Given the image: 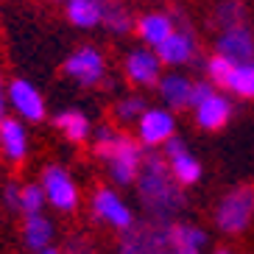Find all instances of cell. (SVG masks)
Instances as JSON below:
<instances>
[{"label":"cell","instance_id":"1","mask_svg":"<svg viewBox=\"0 0 254 254\" xmlns=\"http://www.w3.org/2000/svg\"><path fill=\"white\" fill-rule=\"evenodd\" d=\"M134 185L145 212L159 224H171L173 215L185 207V193H182L185 185L173 176L171 162L159 154H151L142 159L140 176Z\"/></svg>","mask_w":254,"mask_h":254},{"label":"cell","instance_id":"2","mask_svg":"<svg viewBox=\"0 0 254 254\" xmlns=\"http://www.w3.org/2000/svg\"><path fill=\"white\" fill-rule=\"evenodd\" d=\"M95 154L106 162L109 176L118 185H134L142 168V148L140 142L128 134H118L115 128L101 126L95 131Z\"/></svg>","mask_w":254,"mask_h":254},{"label":"cell","instance_id":"3","mask_svg":"<svg viewBox=\"0 0 254 254\" xmlns=\"http://www.w3.org/2000/svg\"><path fill=\"white\" fill-rule=\"evenodd\" d=\"M118 254H176V252H173L168 224L151 221V224L131 226V229L123 232Z\"/></svg>","mask_w":254,"mask_h":254},{"label":"cell","instance_id":"4","mask_svg":"<svg viewBox=\"0 0 254 254\" xmlns=\"http://www.w3.org/2000/svg\"><path fill=\"white\" fill-rule=\"evenodd\" d=\"M254 218V187H238L221 198L215 209V224L226 235L243 232Z\"/></svg>","mask_w":254,"mask_h":254},{"label":"cell","instance_id":"5","mask_svg":"<svg viewBox=\"0 0 254 254\" xmlns=\"http://www.w3.org/2000/svg\"><path fill=\"white\" fill-rule=\"evenodd\" d=\"M64 73L73 81H78L81 87H95V84H101L106 78V62L95 48L84 45L64 59Z\"/></svg>","mask_w":254,"mask_h":254},{"label":"cell","instance_id":"6","mask_svg":"<svg viewBox=\"0 0 254 254\" xmlns=\"http://www.w3.org/2000/svg\"><path fill=\"white\" fill-rule=\"evenodd\" d=\"M42 190L48 195V204L62 212H70L78 204V190H75L73 176L59 165H48L42 171Z\"/></svg>","mask_w":254,"mask_h":254},{"label":"cell","instance_id":"7","mask_svg":"<svg viewBox=\"0 0 254 254\" xmlns=\"http://www.w3.org/2000/svg\"><path fill=\"white\" fill-rule=\"evenodd\" d=\"M92 212H95L104 224L115 226V229L126 232L134 226V215H131V209H128V204L120 198L115 190H109V187H101L95 195H92Z\"/></svg>","mask_w":254,"mask_h":254},{"label":"cell","instance_id":"8","mask_svg":"<svg viewBox=\"0 0 254 254\" xmlns=\"http://www.w3.org/2000/svg\"><path fill=\"white\" fill-rule=\"evenodd\" d=\"M137 134H140L142 145L157 148L176 134V120L168 109H145L137 120Z\"/></svg>","mask_w":254,"mask_h":254},{"label":"cell","instance_id":"9","mask_svg":"<svg viewBox=\"0 0 254 254\" xmlns=\"http://www.w3.org/2000/svg\"><path fill=\"white\" fill-rule=\"evenodd\" d=\"M159 70H162V59H159V53L154 51H145V48H137L126 56L123 62V73L131 84L137 87H154L159 84Z\"/></svg>","mask_w":254,"mask_h":254},{"label":"cell","instance_id":"10","mask_svg":"<svg viewBox=\"0 0 254 254\" xmlns=\"http://www.w3.org/2000/svg\"><path fill=\"white\" fill-rule=\"evenodd\" d=\"M154 51L159 53L162 64H171V67H182V64H187V62H193L195 51H198L195 37H193V28H190L187 23H182L179 28L173 31L159 48H154Z\"/></svg>","mask_w":254,"mask_h":254},{"label":"cell","instance_id":"11","mask_svg":"<svg viewBox=\"0 0 254 254\" xmlns=\"http://www.w3.org/2000/svg\"><path fill=\"white\" fill-rule=\"evenodd\" d=\"M6 95H8V104L14 106V112L23 120H34L37 123V120L45 118V98H42V92L31 81H23V78L11 81Z\"/></svg>","mask_w":254,"mask_h":254},{"label":"cell","instance_id":"12","mask_svg":"<svg viewBox=\"0 0 254 254\" xmlns=\"http://www.w3.org/2000/svg\"><path fill=\"white\" fill-rule=\"evenodd\" d=\"M165 159L171 162L173 176H176V179H179L185 187L195 185V182L201 179V162H198V159L187 151V145H185V140H182V137L173 134L171 140L165 142Z\"/></svg>","mask_w":254,"mask_h":254},{"label":"cell","instance_id":"13","mask_svg":"<svg viewBox=\"0 0 254 254\" xmlns=\"http://www.w3.org/2000/svg\"><path fill=\"white\" fill-rule=\"evenodd\" d=\"M215 53L226 56L232 62H254V34L249 25H235L224 28L215 42Z\"/></svg>","mask_w":254,"mask_h":254},{"label":"cell","instance_id":"14","mask_svg":"<svg viewBox=\"0 0 254 254\" xmlns=\"http://www.w3.org/2000/svg\"><path fill=\"white\" fill-rule=\"evenodd\" d=\"M232 118V101L221 92H212L195 106V123L207 131H218L221 126H226Z\"/></svg>","mask_w":254,"mask_h":254},{"label":"cell","instance_id":"15","mask_svg":"<svg viewBox=\"0 0 254 254\" xmlns=\"http://www.w3.org/2000/svg\"><path fill=\"white\" fill-rule=\"evenodd\" d=\"M0 148L6 154L8 162H23L25 154H28V134H25V126L17 118H3L0 123Z\"/></svg>","mask_w":254,"mask_h":254},{"label":"cell","instance_id":"16","mask_svg":"<svg viewBox=\"0 0 254 254\" xmlns=\"http://www.w3.org/2000/svg\"><path fill=\"white\" fill-rule=\"evenodd\" d=\"M173 31H176L173 17L159 14V11H154V14H142L140 20H137V34H140V39L145 42V45H151V48H159Z\"/></svg>","mask_w":254,"mask_h":254},{"label":"cell","instance_id":"17","mask_svg":"<svg viewBox=\"0 0 254 254\" xmlns=\"http://www.w3.org/2000/svg\"><path fill=\"white\" fill-rule=\"evenodd\" d=\"M159 95H162V101L171 109H187L190 98H193V81L179 73H171L165 78H159Z\"/></svg>","mask_w":254,"mask_h":254},{"label":"cell","instance_id":"18","mask_svg":"<svg viewBox=\"0 0 254 254\" xmlns=\"http://www.w3.org/2000/svg\"><path fill=\"white\" fill-rule=\"evenodd\" d=\"M168 229H171V243H173V252L176 254H201V249L207 246V235L198 226L171 221Z\"/></svg>","mask_w":254,"mask_h":254},{"label":"cell","instance_id":"19","mask_svg":"<svg viewBox=\"0 0 254 254\" xmlns=\"http://www.w3.org/2000/svg\"><path fill=\"white\" fill-rule=\"evenodd\" d=\"M64 14L75 28H95L104 20L101 0H64Z\"/></svg>","mask_w":254,"mask_h":254},{"label":"cell","instance_id":"20","mask_svg":"<svg viewBox=\"0 0 254 254\" xmlns=\"http://www.w3.org/2000/svg\"><path fill=\"white\" fill-rule=\"evenodd\" d=\"M56 128H59L70 142H87L92 134L90 118L84 112H78V109H64V112L56 115Z\"/></svg>","mask_w":254,"mask_h":254},{"label":"cell","instance_id":"21","mask_svg":"<svg viewBox=\"0 0 254 254\" xmlns=\"http://www.w3.org/2000/svg\"><path fill=\"white\" fill-rule=\"evenodd\" d=\"M51 238H53V224L42 215V212L25 215V226H23L25 246L34 249V252H42V249L51 246Z\"/></svg>","mask_w":254,"mask_h":254},{"label":"cell","instance_id":"22","mask_svg":"<svg viewBox=\"0 0 254 254\" xmlns=\"http://www.w3.org/2000/svg\"><path fill=\"white\" fill-rule=\"evenodd\" d=\"M101 11H104L101 25H106L112 34H128L131 28H137L131 20V11L120 0H101Z\"/></svg>","mask_w":254,"mask_h":254},{"label":"cell","instance_id":"23","mask_svg":"<svg viewBox=\"0 0 254 254\" xmlns=\"http://www.w3.org/2000/svg\"><path fill=\"white\" fill-rule=\"evenodd\" d=\"M226 90L240 98H254V62H238L235 64Z\"/></svg>","mask_w":254,"mask_h":254},{"label":"cell","instance_id":"24","mask_svg":"<svg viewBox=\"0 0 254 254\" xmlns=\"http://www.w3.org/2000/svg\"><path fill=\"white\" fill-rule=\"evenodd\" d=\"M246 6L240 0H224L215 8V25L221 31L224 28H235V25H246Z\"/></svg>","mask_w":254,"mask_h":254},{"label":"cell","instance_id":"25","mask_svg":"<svg viewBox=\"0 0 254 254\" xmlns=\"http://www.w3.org/2000/svg\"><path fill=\"white\" fill-rule=\"evenodd\" d=\"M235 64H238V62L226 59V56H221V53L209 56V59H207L209 81L215 84V87H221V90H226V84H229V75H232V70H235Z\"/></svg>","mask_w":254,"mask_h":254},{"label":"cell","instance_id":"26","mask_svg":"<svg viewBox=\"0 0 254 254\" xmlns=\"http://www.w3.org/2000/svg\"><path fill=\"white\" fill-rule=\"evenodd\" d=\"M145 109H148V106H145V101H142L140 95H128V98H123V101H118L115 115H118L120 123H137Z\"/></svg>","mask_w":254,"mask_h":254},{"label":"cell","instance_id":"27","mask_svg":"<svg viewBox=\"0 0 254 254\" xmlns=\"http://www.w3.org/2000/svg\"><path fill=\"white\" fill-rule=\"evenodd\" d=\"M45 204H48V195H45V190H42V185H25L23 187V201H20V212H23V215L42 212Z\"/></svg>","mask_w":254,"mask_h":254},{"label":"cell","instance_id":"28","mask_svg":"<svg viewBox=\"0 0 254 254\" xmlns=\"http://www.w3.org/2000/svg\"><path fill=\"white\" fill-rule=\"evenodd\" d=\"M3 201H6V207L11 209V212H20V201H23V187L17 185V182H8V185L3 187Z\"/></svg>","mask_w":254,"mask_h":254},{"label":"cell","instance_id":"29","mask_svg":"<svg viewBox=\"0 0 254 254\" xmlns=\"http://www.w3.org/2000/svg\"><path fill=\"white\" fill-rule=\"evenodd\" d=\"M212 92H215V84L212 81H198V84H193V98H190V106H198L204 101V98L207 95H212Z\"/></svg>","mask_w":254,"mask_h":254},{"label":"cell","instance_id":"30","mask_svg":"<svg viewBox=\"0 0 254 254\" xmlns=\"http://www.w3.org/2000/svg\"><path fill=\"white\" fill-rule=\"evenodd\" d=\"M6 92H3V75H0V123H3V112H6Z\"/></svg>","mask_w":254,"mask_h":254},{"label":"cell","instance_id":"31","mask_svg":"<svg viewBox=\"0 0 254 254\" xmlns=\"http://www.w3.org/2000/svg\"><path fill=\"white\" fill-rule=\"evenodd\" d=\"M37 254H59V252H56V249H51V246H48V249H42V252H37Z\"/></svg>","mask_w":254,"mask_h":254},{"label":"cell","instance_id":"32","mask_svg":"<svg viewBox=\"0 0 254 254\" xmlns=\"http://www.w3.org/2000/svg\"><path fill=\"white\" fill-rule=\"evenodd\" d=\"M218 254H232V252H218Z\"/></svg>","mask_w":254,"mask_h":254},{"label":"cell","instance_id":"33","mask_svg":"<svg viewBox=\"0 0 254 254\" xmlns=\"http://www.w3.org/2000/svg\"><path fill=\"white\" fill-rule=\"evenodd\" d=\"M53 3H62V0H53Z\"/></svg>","mask_w":254,"mask_h":254}]
</instances>
